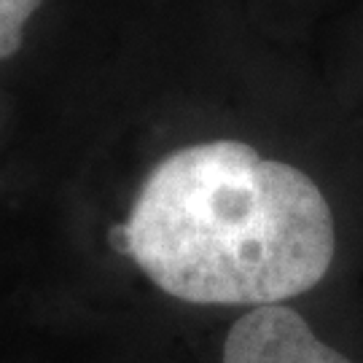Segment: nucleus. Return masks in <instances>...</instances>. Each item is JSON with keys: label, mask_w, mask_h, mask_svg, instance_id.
Returning a JSON list of instances; mask_svg holds the SVG:
<instances>
[{"label": "nucleus", "mask_w": 363, "mask_h": 363, "mask_svg": "<svg viewBox=\"0 0 363 363\" xmlns=\"http://www.w3.org/2000/svg\"><path fill=\"white\" fill-rule=\"evenodd\" d=\"M334 216L310 175L240 140L164 156L135 196L116 250L191 307L286 304L334 264Z\"/></svg>", "instance_id": "obj_1"}, {"label": "nucleus", "mask_w": 363, "mask_h": 363, "mask_svg": "<svg viewBox=\"0 0 363 363\" xmlns=\"http://www.w3.org/2000/svg\"><path fill=\"white\" fill-rule=\"evenodd\" d=\"M216 363H361L331 342L301 310L264 304L242 310L226 325Z\"/></svg>", "instance_id": "obj_2"}, {"label": "nucleus", "mask_w": 363, "mask_h": 363, "mask_svg": "<svg viewBox=\"0 0 363 363\" xmlns=\"http://www.w3.org/2000/svg\"><path fill=\"white\" fill-rule=\"evenodd\" d=\"M43 0H0V62L22 49L25 27Z\"/></svg>", "instance_id": "obj_3"}]
</instances>
